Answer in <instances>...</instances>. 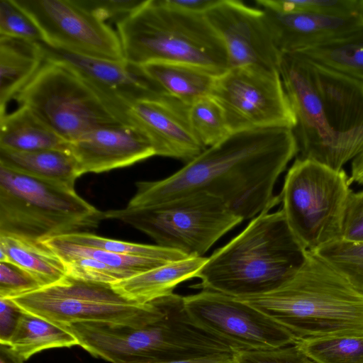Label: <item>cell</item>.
<instances>
[{
  "instance_id": "1",
  "label": "cell",
  "mask_w": 363,
  "mask_h": 363,
  "mask_svg": "<svg viewBox=\"0 0 363 363\" xmlns=\"http://www.w3.org/2000/svg\"><path fill=\"white\" fill-rule=\"evenodd\" d=\"M298 147L291 129L267 128L230 134L161 180L140 181L128 208H144L197 193L220 199L242 220L281 201L275 184Z\"/></svg>"
},
{
  "instance_id": "2",
  "label": "cell",
  "mask_w": 363,
  "mask_h": 363,
  "mask_svg": "<svg viewBox=\"0 0 363 363\" xmlns=\"http://www.w3.org/2000/svg\"><path fill=\"white\" fill-rule=\"evenodd\" d=\"M238 299L285 328L296 343L363 336V294L313 252L276 290Z\"/></svg>"
},
{
  "instance_id": "3",
  "label": "cell",
  "mask_w": 363,
  "mask_h": 363,
  "mask_svg": "<svg viewBox=\"0 0 363 363\" xmlns=\"http://www.w3.org/2000/svg\"><path fill=\"white\" fill-rule=\"evenodd\" d=\"M306 253L282 210L265 211L207 257L196 286L238 298L265 294L289 280Z\"/></svg>"
},
{
  "instance_id": "4",
  "label": "cell",
  "mask_w": 363,
  "mask_h": 363,
  "mask_svg": "<svg viewBox=\"0 0 363 363\" xmlns=\"http://www.w3.org/2000/svg\"><path fill=\"white\" fill-rule=\"evenodd\" d=\"M116 26L128 64L185 63L218 76L229 69L223 43L203 14L177 9L164 0H145Z\"/></svg>"
},
{
  "instance_id": "5",
  "label": "cell",
  "mask_w": 363,
  "mask_h": 363,
  "mask_svg": "<svg viewBox=\"0 0 363 363\" xmlns=\"http://www.w3.org/2000/svg\"><path fill=\"white\" fill-rule=\"evenodd\" d=\"M104 212L74 189L0 164V235L43 242L98 227Z\"/></svg>"
},
{
  "instance_id": "6",
  "label": "cell",
  "mask_w": 363,
  "mask_h": 363,
  "mask_svg": "<svg viewBox=\"0 0 363 363\" xmlns=\"http://www.w3.org/2000/svg\"><path fill=\"white\" fill-rule=\"evenodd\" d=\"M60 326L91 355L111 363L194 358L206 347V334L189 319L174 294L164 315L144 325L80 322Z\"/></svg>"
},
{
  "instance_id": "7",
  "label": "cell",
  "mask_w": 363,
  "mask_h": 363,
  "mask_svg": "<svg viewBox=\"0 0 363 363\" xmlns=\"http://www.w3.org/2000/svg\"><path fill=\"white\" fill-rule=\"evenodd\" d=\"M71 143L100 127L130 125L113 103L68 66L45 60L13 98Z\"/></svg>"
},
{
  "instance_id": "8",
  "label": "cell",
  "mask_w": 363,
  "mask_h": 363,
  "mask_svg": "<svg viewBox=\"0 0 363 363\" xmlns=\"http://www.w3.org/2000/svg\"><path fill=\"white\" fill-rule=\"evenodd\" d=\"M350 176L311 159L296 157L280 194L282 211L292 232L309 252L340 240Z\"/></svg>"
},
{
  "instance_id": "9",
  "label": "cell",
  "mask_w": 363,
  "mask_h": 363,
  "mask_svg": "<svg viewBox=\"0 0 363 363\" xmlns=\"http://www.w3.org/2000/svg\"><path fill=\"white\" fill-rule=\"evenodd\" d=\"M104 218L127 223L157 245L201 257L242 220L220 199L206 193L180 197L159 205L104 212Z\"/></svg>"
},
{
  "instance_id": "10",
  "label": "cell",
  "mask_w": 363,
  "mask_h": 363,
  "mask_svg": "<svg viewBox=\"0 0 363 363\" xmlns=\"http://www.w3.org/2000/svg\"><path fill=\"white\" fill-rule=\"evenodd\" d=\"M172 296L138 304L122 296L111 284L66 275L53 284L11 299L24 311L58 325L104 322L141 326L164 315Z\"/></svg>"
},
{
  "instance_id": "11",
  "label": "cell",
  "mask_w": 363,
  "mask_h": 363,
  "mask_svg": "<svg viewBox=\"0 0 363 363\" xmlns=\"http://www.w3.org/2000/svg\"><path fill=\"white\" fill-rule=\"evenodd\" d=\"M231 133L267 128L293 130L296 120L278 69L231 68L218 77L211 95Z\"/></svg>"
},
{
  "instance_id": "12",
  "label": "cell",
  "mask_w": 363,
  "mask_h": 363,
  "mask_svg": "<svg viewBox=\"0 0 363 363\" xmlns=\"http://www.w3.org/2000/svg\"><path fill=\"white\" fill-rule=\"evenodd\" d=\"M190 320L222 340L233 350H269L295 344L282 326L240 299L220 292L201 289L183 296Z\"/></svg>"
},
{
  "instance_id": "13",
  "label": "cell",
  "mask_w": 363,
  "mask_h": 363,
  "mask_svg": "<svg viewBox=\"0 0 363 363\" xmlns=\"http://www.w3.org/2000/svg\"><path fill=\"white\" fill-rule=\"evenodd\" d=\"M37 24L45 45L65 52L125 62L116 30L77 0H13Z\"/></svg>"
},
{
  "instance_id": "14",
  "label": "cell",
  "mask_w": 363,
  "mask_h": 363,
  "mask_svg": "<svg viewBox=\"0 0 363 363\" xmlns=\"http://www.w3.org/2000/svg\"><path fill=\"white\" fill-rule=\"evenodd\" d=\"M279 72L294 112L297 157L340 170L348 162L336 133L329 125L306 60L295 52L280 54Z\"/></svg>"
},
{
  "instance_id": "15",
  "label": "cell",
  "mask_w": 363,
  "mask_h": 363,
  "mask_svg": "<svg viewBox=\"0 0 363 363\" xmlns=\"http://www.w3.org/2000/svg\"><path fill=\"white\" fill-rule=\"evenodd\" d=\"M205 16L223 43L229 69L255 66L279 70L280 53L262 9L237 0H218Z\"/></svg>"
},
{
  "instance_id": "16",
  "label": "cell",
  "mask_w": 363,
  "mask_h": 363,
  "mask_svg": "<svg viewBox=\"0 0 363 363\" xmlns=\"http://www.w3.org/2000/svg\"><path fill=\"white\" fill-rule=\"evenodd\" d=\"M189 106L172 96L162 94L128 102L125 115L129 123L147 137L155 155L186 164L206 149L191 127Z\"/></svg>"
},
{
  "instance_id": "17",
  "label": "cell",
  "mask_w": 363,
  "mask_h": 363,
  "mask_svg": "<svg viewBox=\"0 0 363 363\" xmlns=\"http://www.w3.org/2000/svg\"><path fill=\"white\" fill-rule=\"evenodd\" d=\"M306 60L327 121L352 161L363 151V82Z\"/></svg>"
},
{
  "instance_id": "18",
  "label": "cell",
  "mask_w": 363,
  "mask_h": 363,
  "mask_svg": "<svg viewBox=\"0 0 363 363\" xmlns=\"http://www.w3.org/2000/svg\"><path fill=\"white\" fill-rule=\"evenodd\" d=\"M42 44L46 59L72 69L111 100L122 113L133 100L166 94L140 66L65 52Z\"/></svg>"
},
{
  "instance_id": "19",
  "label": "cell",
  "mask_w": 363,
  "mask_h": 363,
  "mask_svg": "<svg viewBox=\"0 0 363 363\" xmlns=\"http://www.w3.org/2000/svg\"><path fill=\"white\" fill-rule=\"evenodd\" d=\"M69 148L80 176L125 167L155 155L147 137L124 123L94 129L71 143Z\"/></svg>"
},
{
  "instance_id": "20",
  "label": "cell",
  "mask_w": 363,
  "mask_h": 363,
  "mask_svg": "<svg viewBox=\"0 0 363 363\" xmlns=\"http://www.w3.org/2000/svg\"><path fill=\"white\" fill-rule=\"evenodd\" d=\"M279 52H293L353 33L359 16L340 18L310 13H280L262 9Z\"/></svg>"
},
{
  "instance_id": "21",
  "label": "cell",
  "mask_w": 363,
  "mask_h": 363,
  "mask_svg": "<svg viewBox=\"0 0 363 363\" xmlns=\"http://www.w3.org/2000/svg\"><path fill=\"white\" fill-rule=\"evenodd\" d=\"M207 257H187L117 281L113 288L126 299L147 304L173 294L181 283L194 278Z\"/></svg>"
},
{
  "instance_id": "22",
  "label": "cell",
  "mask_w": 363,
  "mask_h": 363,
  "mask_svg": "<svg viewBox=\"0 0 363 363\" xmlns=\"http://www.w3.org/2000/svg\"><path fill=\"white\" fill-rule=\"evenodd\" d=\"M45 52L40 43L0 35V116L9 102L41 67Z\"/></svg>"
},
{
  "instance_id": "23",
  "label": "cell",
  "mask_w": 363,
  "mask_h": 363,
  "mask_svg": "<svg viewBox=\"0 0 363 363\" xmlns=\"http://www.w3.org/2000/svg\"><path fill=\"white\" fill-rule=\"evenodd\" d=\"M69 147V143L25 106L0 116V149L30 152Z\"/></svg>"
},
{
  "instance_id": "24",
  "label": "cell",
  "mask_w": 363,
  "mask_h": 363,
  "mask_svg": "<svg viewBox=\"0 0 363 363\" xmlns=\"http://www.w3.org/2000/svg\"><path fill=\"white\" fill-rule=\"evenodd\" d=\"M0 164L23 174L74 189L80 177L77 162L68 150L16 152L0 149Z\"/></svg>"
},
{
  "instance_id": "25",
  "label": "cell",
  "mask_w": 363,
  "mask_h": 363,
  "mask_svg": "<svg viewBox=\"0 0 363 363\" xmlns=\"http://www.w3.org/2000/svg\"><path fill=\"white\" fill-rule=\"evenodd\" d=\"M0 262H10L29 273L42 286L67 275L63 261L43 242L0 235Z\"/></svg>"
},
{
  "instance_id": "26",
  "label": "cell",
  "mask_w": 363,
  "mask_h": 363,
  "mask_svg": "<svg viewBox=\"0 0 363 363\" xmlns=\"http://www.w3.org/2000/svg\"><path fill=\"white\" fill-rule=\"evenodd\" d=\"M140 67L166 94L189 105L211 96L219 77L202 67L185 63L159 62Z\"/></svg>"
},
{
  "instance_id": "27",
  "label": "cell",
  "mask_w": 363,
  "mask_h": 363,
  "mask_svg": "<svg viewBox=\"0 0 363 363\" xmlns=\"http://www.w3.org/2000/svg\"><path fill=\"white\" fill-rule=\"evenodd\" d=\"M293 52L363 82V27L347 35Z\"/></svg>"
},
{
  "instance_id": "28",
  "label": "cell",
  "mask_w": 363,
  "mask_h": 363,
  "mask_svg": "<svg viewBox=\"0 0 363 363\" xmlns=\"http://www.w3.org/2000/svg\"><path fill=\"white\" fill-rule=\"evenodd\" d=\"M24 360L44 350L79 345L63 327L24 311L9 345Z\"/></svg>"
},
{
  "instance_id": "29",
  "label": "cell",
  "mask_w": 363,
  "mask_h": 363,
  "mask_svg": "<svg viewBox=\"0 0 363 363\" xmlns=\"http://www.w3.org/2000/svg\"><path fill=\"white\" fill-rule=\"evenodd\" d=\"M63 262L77 257L96 259L132 276L170 263L164 260L121 255L105 250L83 246L56 237L43 241Z\"/></svg>"
},
{
  "instance_id": "30",
  "label": "cell",
  "mask_w": 363,
  "mask_h": 363,
  "mask_svg": "<svg viewBox=\"0 0 363 363\" xmlns=\"http://www.w3.org/2000/svg\"><path fill=\"white\" fill-rule=\"evenodd\" d=\"M60 237V236H59ZM64 240L79 245L99 248L112 252L168 262L186 259V255L157 245H146L101 237L90 232H80L60 236Z\"/></svg>"
},
{
  "instance_id": "31",
  "label": "cell",
  "mask_w": 363,
  "mask_h": 363,
  "mask_svg": "<svg viewBox=\"0 0 363 363\" xmlns=\"http://www.w3.org/2000/svg\"><path fill=\"white\" fill-rule=\"evenodd\" d=\"M189 115L195 135L206 148L232 134L222 108L211 96L202 97L190 104Z\"/></svg>"
},
{
  "instance_id": "32",
  "label": "cell",
  "mask_w": 363,
  "mask_h": 363,
  "mask_svg": "<svg viewBox=\"0 0 363 363\" xmlns=\"http://www.w3.org/2000/svg\"><path fill=\"white\" fill-rule=\"evenodd\" d=\"M296 344L317 363H363V336L328 337Z\"/></svg>"
},
{
  "instance_id": "33",
  "label": "cell",
  "mask_w": 363,
  "mask_h": 363,
  "mask_svg": "<svg viewBox=\"0 0 363 363\" xmlns=\"http://www.w3.org/2000/svg\"><path fill=\"white\" fill-rule=\"evenodd\" d=\"M313 252L363 294V243L338 240Z\"/></svg>"
},
{
  "instance_id": "34",
  "label": "cell",
  "mask_w": 363,
  "mask_h": 363,
  "mask_svg": "<svg viewBox=\"0 0 363 363\" xmlns=\"http://www.w3.org/2000/svg\"><path fill=\"white\" fill-rule=\"evenodd\" d=\"M261 9L280 13H310L350 18L359 16V0H257Z\"/></svg>"
},
{
  "instance_id": "35",
  "label": "cell",
  "mask_w": 363,
  "mask_h": 363,
  "mask_svg": "<svg viewBox=\"0 0 363 363\" xmlns=\"http://www.w3.org/2000/svg\"><path fill=\"white\" fill-rule=\"evenodd\" d=\"M0 35L45 43L39 27L13 0H0Z\"/></svg>"
},
{
  "instance_id": "36",
  "label": "cell",
  "mask_w": 363,
  "mask_h": 363,
  "mask_svg": "<svg viewBox=\"0 0 363 363\" xmlns=\"http://www.w3.org/2000/svg\"><path fill=\"white\" fill-rule=\"evenodd\" d=\"M63 262L67 275L84 281L113 284L133 277L92 258L77 257Z\"/></svg>"
},
{
  "instance_id": "37",
  "label": "cell",
  "mask_w": 363,
  "mask_h": 363,
  "mask_svg": "<svg viewBox=\"0 0 363 363\" xmlns=\"http://www.w3.org/2000/svg\"><path fill=\"white\" fill-rule=\"evenodd\" d=\"M235 363H317L295 344L269 350L233 352Z\"/></svg>"
},
{
  "instance_id": "38",
  "label": "cell",
  "mask_w": 363,
  "mask_h": 363,
  "mask_svg": "<svg viewBox=\"0 0 363 363\" xmlns=\"http://www.w3.org/2000/svg\"><path fill=\"white\" fill-rule=\"evenodd\" d=\"M40 288L25 270L10 262H0V298H12Z\"/></svg>"
},
{
  "instance_id": "39",
  "label": "cell",
  "mask_w": 363,
  "mask_h": 363,
  "mask_svg": "<svg viewBox=\"0 0 363 363\" xmlns=\"http://www.w3.org/2000/svg\"><path fill=\"white\" fill-rule=\"evenodd\" d=\"M340 240L363 243V189L350 191L343 213Z\"/></svg>"
},
{
  "instance_id": "40",
  "label": "cell",
  "mask_w": 363,
  "mask_h": 363,
  "mask_svg": "<svg viewBox=\"0 0 363 363\" xmlns=\"http://www.w3.org/2000/svg\"><path fill=\"white\" fill-rule=\"evenodd\" d=\"M145 0H77L82 7L99 19L116 22L132 13Z\"/></svg>"
},
{
  "instance_id": "41",
  "label": "cell",
  "mask_w": 363,
  "mask_h": 363,
  "mask_svg": "<svg viewBox=\"0 0 363 363\" xmlns=\"http://www.w3.org/2000/svg\"><path fill=\"white\" fill-rule=\"evenodd\" d=\"M23 312L11 298H0V344L9 345Z\"/></svg>"
},
{
  "instance_id": "42",
  "label": "cell",
  "mask_w": 363,
  "mask_h": 363,
  "mask_svg": "<svg viewBox=\"0 0 363 363\" xmlns=\"http://www.w3.org/2000/svg\"><path fill=\"white\" fill-rule=\"evenodd\" d=\"M218 1V0H164V2L171 7L191 13L203 15Z\"/></svg>"
},
{
  "instance_id": "43",
  "label": "cell",
  "mask_w": 363,
  "mask_h": 363,
  "mask_svg": "<svg viewBox=\"0 0 363 363\" xmlns=\"http://www.w3.org/2000/svg\"><path fill=\"white\" fill-rule=\"evenodd\" d=\"M139 363H235L233 353H218L194 358L147 361Z\"/></svg>"
},
{
  "instance_id": "44",
  "label": "cell",
  "mask_w": 363,
  "mask_h": 363,
  "mask_svg": "<svg viewBox=\"0 0 363 363\" xmlns=\"http://www.w3.org/2000/svg\"><path fill=\"white\" fill-rule=\"evenodd\" d=\"M350 173L352 184H363V151L352 161Z\"/></svg>"
},
{
  "instance_id": "45",
  "label": "cell",
  "mask_w": 363,
  "mask_h": 363,
  "mask_svg": "<svg viewBox=\"0 0 363 363\" xmlns=\"http://www.w3.org/2000/svg\"><path fill=\"white\" fill-rule=\"evenodd\" d=\"M24 361L9 345L0 344V363H24Z\"/></svg>"
},
{
  "instance_id": "46",
  "label": "cell",
  "mask_w": 363,
  "mask_h": 363,
  "mask_svg": "<svg viewBox=\"0 0 363 363\" xmlns=\"http://www.w3.org/2000/svg\"><path fill=\"white\" fill-rule=\"evenodd\" d=\"M359 16L363 21V0H359Z\"/></svg>"
}]
</instances>
